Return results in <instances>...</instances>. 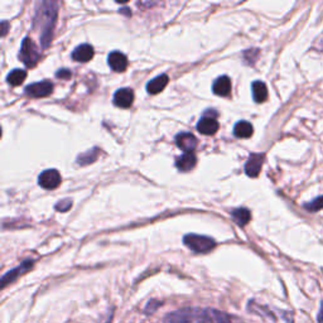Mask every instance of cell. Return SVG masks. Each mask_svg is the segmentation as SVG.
I'll use <instances>...</instances> for the list:
<instances>
[{"instance_id": "19", "label": "cell", "mask_w": 323, "mask_h": 323, "mask_svg": "<svg viewBox=\"0 0 323 323\" xmlns=\"http://www.w3.org/2000/svg\"><path fill=\"white\" fill-rule=\"evenodd\" d=\"M231 216H233V219L235 220V222L239 225V226H245V225L249 224V221H250L251 219L250 211H249L248 209H245V207H240V209L233 210Z\"/></svg>"}, {"instance_id": "7", "label": "cell", "mask_w": 323, "mask_h": 323, "mask_svg": "<svg viewBox=\"0 0 323 323\" xmlns=\"http://www.w3.org/2000/svg\"><path fill=\"white\" fill-rule=\"evenodd\" d=\"M25 94L30 97H45L52 94L53 83L51 81H40V82L32 83L25 87Z\"/></svg>"}, {"instance_id": "10", "label": "cell", "mask_w": 323, "mask_h": 323, "mask_svg": "<svg viewBox=\"0 0 323 323\" xmlns=\"http://www.w3.org/2000/svg\"><path fill=\"white\" fill-rule=\"evenodd\" d=\"M134 101V91L131 88H120L115 92L114 104L121 109H128Z\"/></svg>"}, {"instance_id": "1", "label": "cell", "mask_w": 323, "mask_h": 323, "mask_svg": "<svg viewBox=\"0 0 323 323\" xmlns=\"http://www.w3.org/2000/svg\"><path fill=\"white\" fill-rule=\"evenodd\" d=\"M57 19V3L42 1L37 4L34 25L40 28V43L43 48H47L52 42L53 28Z\"/></svg>"}, {"instance_id": "22", "label": "cell", "mask_w": 323, "mask_h": 323, "mask_svg": "<svg viewBox=\"0 0 323 323\" xmlns=\"http://www.w3.org/2000/svg\"><path fill=\"white\" fill-rule=\"evenodd\" d=\"M305 209L308 210L311 212L320 211V210L323 209V196H320V197L315 198L312 202H308L305 205Z\"/></svg>"}, {"instance_id": "12", "label": "cell", "mask_w": 323, "mask_h": 323, "mask_svg": "<svg viewBox=\"0 0 323 323\" xmlns=\"http://www.w3.org/2000/svg\"><path fill=\"white\" fill-rule=\"evenodd\" d=\"M107 62H109V66L111 67V70L115 71V72H123V71L126 70L128 67V58L124 53L121 52H111L107 57Z\"/></svg>"}, {"instance_id": "3", "label": "cell", "mask_w": 323, "mask_h": 323, "mask_svg": "<svg viewBox=\"0 0 323 323\" xmlns=\"http://www.w3.org/2000/svg\"><path fill=\"white\" fill-rule=\"evenodd\" d=\"M183 243L187 248H190L191 250L197 254L209 253L216 245L214 239L209 238V236L196 235V234H190V235L184 236Z\"/></svg>"}, {"instance_id": "23", "label": "cell", "mask_w": 323, "mask_h": 323, "mask_svg": "<svg viewBox=\"0 0 323 323\" xmlns=\"http://www.w3.org/2000/svg\"><path fill=\"white\" fill-rule=\"evenodd\" d=\"M71 206H72V201L71 200H62L59 201L58 203L56 205V210L57 211L61 212H66L71 209Z\"/></svg>"}, {"instance_id": "25", "label": "cell", "mask_w": 323, "mask_h": 323, "mask_svg": "<svg viewBox=\"0 0 323 323\" xmlns=\"http://www.w3.org/2000/svg\"><path fill=\"white\" fill-rule=\"evenodd\" d=\"M317 320L320 323H323V302H322V305H321V310H320V313H318V316H317Z\"/></svg>"}, {"instance_id": "15", "label": "cell", "mask_w": 323, "mask_h": 323, "mask_svg": "<svg viewBox=\"0 0 323 323\" xmlns=\"http://www.w3.org/2000/svg\"><path fill=\"white\" fill-rule=\"evenodd\" d=\"M94 57V48L90 44H81L72 52V58L76 62H88Z\"/></svg>"}, {"instance_id": "9", "label": "cell", "mask_w": 323, "mask_h": 323, "mask_svg": "<svg viewBox=\"0 0 323 323\" xmlns=\"http://www.w3.org/2000/svg\"><path fill=\"white\" fill-rule=\"evenodd\" d=\"M176 144L184 153H193V150L197 148L198 140L191 133H179L176 136Z\"/></svg>"}, {"instance_id": "2", "label": "cell", "mask_w": 323, "mask_h": 323, "mask_svg": "<svg viewBox=\"0 0 323 323\" xmlns=\"http://www.w3.org/2000/svg\"><path fill=\"white\" fill-rule=\"evenodd\" d=\"M164 323H211V308H179L169 312Z\"/></svg>"}, {"instance_id": "20", "label": "cell", "mask_w": 323, "mask_h": 323, "mask_svg": "<svg viewBox=\"0 0 323 323\" xmlns=\"http://www.w3.org/2000/svg\"><path fill=\"white\" fill-rule=\"evenodd\" d=\"M27 77V72L24 70H19V68H15V70L11 71L8 76H6V81H8L9 85L11 86H19L20 83H23V81Z\"/></svg>"}, {"instance_id": "5", "label": "cell", "mask_w": 323, "mask_h": 323, "mask_svg": "<svg viewBox=\"0 0 323 323\" xmlns=\"http://www.w3.org/2000/svg\"><path fill=\"white\" fill-rule=\"evenodd\" d=\"M38 183L44 190H56L61 184V174L56 169H47L39 174Z\"/></svg>"}, {"instance_id": "13", "label": "cell", "mask_w": 323, "mask_h": 323, "mask_svg": "<svg viewBox=\"0 0 323 323\" xmlns=\"http://www.w3.org/2000/svg\"><path fill=\"white\" fill-rule=\"evenodd\" d=\"M212 91L217 96H229L231 92V80L227 76H220L215 80Z\"/></svg>"}, {"instance_id": "8", "label": "cell", "mask_w": 323, "mask_h": 323, "mask_svg": "<svg viewBox=\"0 0 323 323\" xmlns=\"http://www.w3.org/2000/svg\"><path fill=\"white\" fill-rule=\"evenodd\" d=\"M33 262L32 260H25L24 263H21L20 265H18L16 268H14L13 270H9L6 274L3 275L1 278V288H5L9 283H13L15 279H18L20 275H23L24 273H27L28 270L32 269Z\"/></svg>"}, {"instance_id": "17", "label": "cell", "mask_w": 323, "mask_h": 323, "mask_svg": "<svg viewBox=\"0 0 323 323\" xmlns=\"http://www.w3.org/2000/svg\"><path fill=\"white\" fill-rule=\"evenodd\" d=\"M251 90H253V97L255 102L262 104L268 99V88L267 85L262 81H254L251 85Z\"/></svg>"}, {"instance_id": "21", "label": "cell", "mask_w": 323, "mask_h": 323, "mask_svg": "<svg viewBox=\"0 0 323 323\" xmlns=\"http://www.w3.org/2000/svg\"><path fill=\"white\" fill-rule=\"evenodd\" d=\"M97 155H99V150H97L96 148L92 150H88V152L78 155L77 163L80 164V166H87V164H91L92 162H95V160H96Z\"/></svg>"}, {"instance_id": "11", "label": "cell", "mask_w": 323, "mask_h": 323, "mask_svg": "<svg viewBox=\"0 0 323 323\" xmlns=\"http://www.w3.org/2000/svg\"><path fill=\"white\" fill-rule=\"evenodd\" d=\"M263 163H264V155L251 154L245 164V173L249 177H258L262 171Z\"/></svg>"}, {"instance_id": "14", "label": "cell", "mask_w": 323, "mask_h": 323, "mask_svg": "<svg viewBox=\"0 0 323 323\" xmlns=\"http://www.w3.org/2000/svg\"><path fill=\"white\" fill-rule=\"evenodd\" d=\"M196 162H197V157L195 153H184L183 155L177 158L176 167L181 172H190L191 169L195 168Z\"/></svg>"}, {"instance_id": "24", "label": "cell", "mask_w": 323, "mask_h": 323, "mask_svg": "<svg viewBox=\"0 0 323 323\" xmlns=\"http://www.w3.org/2000/svg\"><path fill=\"white\" fill-rule=\"evenodd\" d=\"M56 76L58 78H64V80H67V78L71 77V71L70 70H59L58 72L56 73Z\"/></svg>"}, {"instance_id": "4", "label": "cell", "mask_w": 323, "mask_h": 323, "mask_svg": "<svg viewBox=\"0 0 323 323\" xmlns=\"http://www.w3.org/2000/svg\"><path fill=\"white\" fill-rule=\"evenodd\" d=\"M40 57V52L35 43L30 38L25 37L23 43H21V48L19 52V58L27 67H33L38 62Z\"/></svg>"}, {"instance_id": "18", "label": "cell", "mask_w": 323, "mask_h": 323, "mask_svg": "<svg viewBox=\"0 0 323 323\" xmlns=\"http://www.w3.org/2000/svg\"><path fill=\"white\" fill-rule=\"evenodd\" d=\"M253 125L249 121H239L234 126V134H235L236 138H240V139H248V138H250L253 135Z\"/></svg>"}, {"instance_id": "26", "label": "cell", "mask_w": 323, "mask_h": 323, "mask_svg": "<svg viewBox=\"0 0 323 323\" xmlns=\"http://www.w3.org/2000/svg\"><path fill=\"white\" fill-rule=\"evenodd\" d=\"M1 25H3V35L6 34V27H8V23L6 21H3L1 23Z\"/></svg>"}, {"instance_id": "16", "label": "cell", "mask_w": 323, "mask_h": 323, "mask_svg": "<svg viewBox=\"0 0 323 323\" xmlns=\"http://www.w3.org/2000/svg\"><path fill=\"white\" fill-rule=\"evenodd\" d=\"M169 78L167 75H160L158 76V77L153 78L152 81H149L147 85V91L149 92V94L152 95H157L159 94V92H162V91L166 88L167 83H168Z\"/></svg>"}, {"instance_id": "6", "label": "cell", "mask_w": 323, "mask_h": 323, "mask_svg": "<svg viewBox=\"0 0 323 323\" xmlns=\"http://www.w3.org/2000/svg\"><path fill=\"white\" fill-rule=\"evenodd\" d=\"M216 112H206L197 124V130L203 135H214L219 130V121L216 120Z\"/></svg>"}]
</instances>
